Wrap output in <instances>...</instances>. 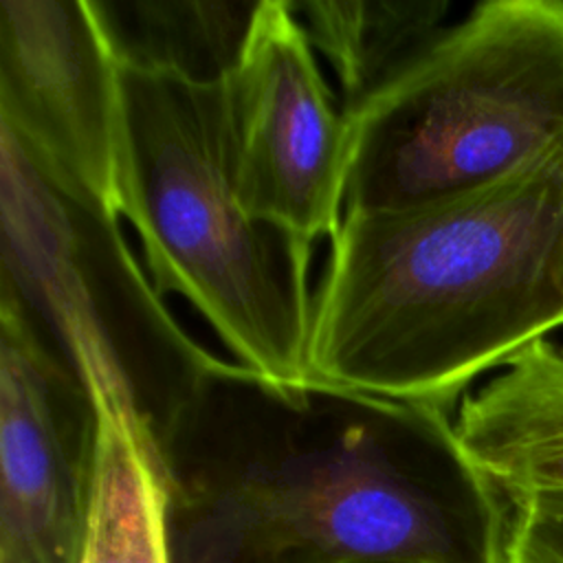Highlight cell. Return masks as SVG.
<instances>
[{
    "label": "cell",
    "mask_w": 563,
    "mask_h": 563,
    "mask_svg": "<svg viewBox=\"0 0 563 563\" xmlns=\"http://www.w3.org/2000/svg\"><path fill=\"white\" fill-rule=\"evenodd\" d=\"M172 563H497L446 409L224 361L156 442Z\"/></svg>",
    "instance_id": "cell-1"
},
{
    "label": "cell",
    "mask_w": 563,
    "mask_h": 563,
    "mask_svg": "<svg viewBox=\"0 0 563 563\" xmlns=\"http://www.w3.org/2000/svg\"><path fill=\"white\" fill-rule=\"evenodd\" d=\"M563 325V139L431 205L347 213L312 295L310 378L451 409Z\"/></svg>",
    "instance_id": "cell-2"
},
{
    "label": "cell",
    "mask_w": 563,
    "mask_h": 563,
    "mask_svg": "<svg viewBox=\"0 0 563 563\" xmlns=\"http://www.w3.org/2000/svg\"><path fill=\"white\" fill-rule=\"evenodd\" d=\"M121 216L145 271L207 321L235 363L275 383L310 380L312 244L238 200L227 79L119 66Z\"/></svg>",
    "instance_id": "cell-3"
},
{
    "label": "cell",
    "mask_w": 563,
    "mask_h": 563,
    "mask_svg": "<svg viewBox=\"0 0 563 563\" xmlns=\"http://www.w3.org/2000/svg\"><path fill=\"white\" fill-rule=\"evenodd\" d=\"M343 216L486 187L563 139V0H488L345 112Z\"/></svg>",
    "instance_id": "cell-4"
},
{
    "label": "cell",
    "mask_w": 563,
    "mask_h": 563,
    "mask_svg": "<svg viewBox=\"0 0 563 563\" xmlns=\"http://www.w3.org/2000/svg\"><path fill=\"white\" fill-rule=\"evenodd\" d=\"M119 218L0 123V297L156 444L224 361L176 321Z\"/></svg>",
    "instance_id": "cell-5"
},
{
    "label": "cell",
    "mask_w": 563,
    "mask_h": 563,
    "mask_svg": "<svg viewBox=\"0 0 563 563\" xmlns=\"http://www.w3.org/2000/svg\"><path fill=\"white\" fill-rule=\"evenodd\" d=\"M235 194L244 211L306 244L343 218L347 117L290 0H262L227 77Z\"/></svg>",
    "instance_id": "cell-6"
},
{
    "label": "cell",
    "mask_w": 563,
    "mask_h": 563,
    "mask_svg": "<svg viewBox=\"0 0 563 563\" xmlns=\"http://www.w3.org/2000/svg\"><path fill=\"white\" fill-rule=\"evenodd\" d=\"M97 440L88 385L0 297V563H75Z\"/></svg>",
    "instance_id": "cell-7"
},
{
    "label": "cell",
    "mask_w": 563,
    "mask_h": 563,
    "mask_svg": "<svg viewBox=\"0 0 563 563\" xmlns=\"http://www.w3.org/2000/svg\"><path fill=\"white\" fill-rule=\"evenodd\" d=\"M0 123L121 216L119 64L90 0H0Z\"/></svg>",
    "instance_id": "cell-8"
},
{
    "label": "cell",
    "mask_w": 563,
    "mask_h": 563,
    "mask_svg": "<svg viewBox=\"0 0 563 563\" xmlns=\"http://www.w3.org/2000/svg\"><path fill=\"white\" fill-rule=\"evenodd\" d=\"M468 391L457 438L504 497H563V343L539 339Z\"/></svg>",
    "instance_id": "cell-9"
},
{
    "label": "cell",
    "mask_w": 563,
    "mask_h": 563,
    "mask_svg": "<svg viewBox=\"0 0 563 563\" xmlns=\"http://www.w3.org/2000/svg\"><path fill=\"white\" fill-rule=\"evenodd\" d=\"M97 411L95 477L75 563H172L156 444L121 409L97 402Z\"/></svg>",
    "instance_id": "cell-10"
},
{
    "label": "cell",
    "mask_w": 563,
    "mask_h": 563,
    "mask_svg": "<svg viewBox=\"0 0 563 563\" xmlns=\"http://www.w3.org/2000/svg\"><path fill=\"white\" fill-rule=\"evenodd\" d=\"M119 66L224 81L240 64L260 2L90 0Z\"/></svg>",
    "instance_id": "cell-11"
},
{
    "label": "cell",
    "mask_w": 563,
    "mask_h": 563,
    "mask_svg": "<svg viewBox=\"0 0 563 563\" xmlns=\"http://www.w3.org/2000/svg\"><path fill=\"white\" fill-rule=\"evenodd\" d=\"M290 7L336 75L343 112H352L433 44L446 29L451 2L301 0Z\"/></svg>",
    "instance_id": "cell-12"
},
{
    "label": "cell",
    "mask_w": 563,
    "mask_h": 563,
    "mask_svg": "<svg viewBox=\"0 0 563 563\" xmlns=\"http://www.w3.org/2000/svg\"><path fill=\"white\" fill-rule=\"evenodd\" d=\"M497 563H563V497H504Z\"/></svg>",
    "instance_id": "cell-13"
},
{
    "label": "cell",
    "mask_w": 563,
    "mask_h": 563,
    "mask_svg": "<svg viewBox=\"0 0 563 563\" xmlns=\"http://www.w3.org/2000/svg\"><path fill=\"white\" fill-rule=\"evenodd\" d=\"M378 563H416V561H378Z\"/></svg>",
    "instance_id": "cell-14"
}]
</instances>
